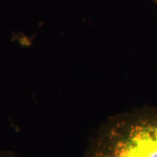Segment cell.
Returning a JSON list of instances; mask_svg holds the SVG:
<instances>
[{
    "instance_id": "1",
    "label": "cell",
    "mask_w": 157,
    "mask_h": 157,
    "mask_svg": "<svg viewBox=\"0 0 157 157\" xmlns=\"http://www.w3.org/2000/svg\"><path fill=\"white\" fill-rule=\"evenodd\" d=\"M88 157H157V107L110 118L99 129Z\"/></svg>"
},
{
    "instance_id": "2",
    "label": "cell",
    "mask_w": 157,
    "mask_h": 157,
    "mask_svg": "<svg viewBox=\"0 0 157 157\" xmlns=\"http://www.w3.org/2000/svg\"><path fill=\"white\" fill-rule=\"evenodd\" d=\"M0 157H16L11 152H2L0 153Z\"/></svg>"
},
{
    "instance_id": "3",
    "label": "cell",
    "mask_w": 157,
    "mask_h": 157,
    "mask_svg": "<svg viewBox=\"0 0 157 157\" xmlns=\"http://www.w3.org/2000/svg\"><path fill=\"white\" fill-rule=\"evenodd\" d=\"M153 1H155V3L157 4V0H153Z\"/></svg>"
}]
</instances>
